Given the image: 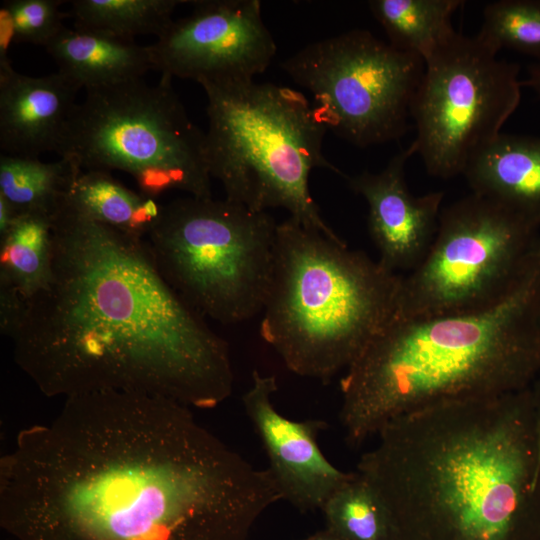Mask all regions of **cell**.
Returning <instances> with one entry per match:
<instances>
[{"mask_svg": "<svg viewBox=\"0 0 540 540\" xmlns=\"http://www.w3.org/2000/svg\"><path fill=\"white\" fill-rule=\"evenodd\" d=\"M283 500L189 407L135 392L65 398L0 461V522L16 540H246Z\"/></svg>", "mask_w": 540, "mask_h": 540, "instance_id": "6da1fadb", "label": "cell"}, {"mask_svg": "<svg viewBox=\"0 0 540 540\" xmlns=\"http://www.w3.org/2000/svg\"><path fill=\"white\" fill-rule=\"evenodd\" d=\"M10 338L48 397L122 391L210 409L233 389L228 343L167 283L146 240L67 197L53 215L50 281Z\"/></svg>", "mask_w": 540, "mask_h": 540, "instance_id": "7a4b0ae2", "label": "cell"}, {"mask_svg": "<svg viewBox=\"0 0 540 540\" xmlns=\"http://www.w3.org/2000/svg\"><path fill=\"white\" fill-rule=\"evenodd\" d=\"M377 436L356 472L394 540L413 525L449 540H540V416L529 387L434 405Z\"/></svg>", "mask_w": 540, "mask_h": 540, "instance_id": "3957f363", "label": "cell"}, {"mask_svg": "<svg viewBox=\"0 0 540 540\" xmlns=\"http://www.w3.org/2000/svg\"><path fill=\"white\" fill-rule=\"evenodd\" d=\"M539 373L540 247L516 288L493 308L393 316L345 371L340 420L356 446L396 418L517 392Z\"/></svg>", "mask_w": 540, "mask_h": 540, "instance_id": "277c9868", "label": "cell"}, {"mask_svg": "<svg viewBox=\"0 0 540 540\" xmlns=\"http://www.w3.org/2000/svg\"><path fill=\"white\" fill-rule=\"evenodd\" d=\"M402 277L288 217L276 228L260 335L291 372L327 382L392 319Z\"/></svg>", "mask_w": 540, "mask_h": 540, "instance_id": "5b68a950", "label": "cell"}, {"mask_svg": "<svg viewBox=\"0 0 540 540\" xmlns=\"http://www.w3.org/2000/svg\"><path fill=\"white\" fill-rule=\"evenodd\" d=\"M200 85L209 172L225 198L257 212L283 208L303 225L339 237L321 216L309 178L317 168L346 175L324 156L328 129L306 97L255 80Z\"/></svg>", "mask_w": 540, "mask_h": 540, "instance_id": "8992f818", "label": "cell"}, {"mask_svg": "<svg viewBox=\"0 0 540 540\" xmlns=\"http://www.w3.org/2000/svg\"><path fill=\"white\" fill-rule=\"evenodd\" d=\"M57 154L82 171H124L150 198L170 190L212 197L206 134L188 116L167 75L153 85L140 78L87 89Z\"/></svg>", "mask_w": 540, "mask_h": 540, "instance_id": "52a82bcc", "label": "cell"}, {"mask_svg": "<svg viewBox=\"0 0 540 540\" xmlns=\"http://www.w3.org/2000/svg\"><path fill=\"white\" fill-rule=\"evenodd\" d=\"M277 224L267 211L189 196L163 205L145 240L167 283L202 316L229 325L263 310Z\"/></svg>", "mask_w": 540, "mask_h": 540, "instance_id": "ba28073f", "label": "cell"}, {"mask_svg": "<svg viewBox=\"0 0 540 540\" xmlns=\"http://www.w3.org/2000/svg\"><path fill=\"white\" fill-rule=\"evenodd\" d=\"M540 221L471 193L440 214L421 263L402 277L394 316L481 312L505 300L540 247Z\"/></svg>", "mask_w": 540, "mask_h": 540, "instance_id": "9c48e42d", "label": "cell"}, {"mask_svg": "<svg viewBox=\"0 0 540 540\" xmlns=\"http://www.w3.org/2000/svg\"><path fill=\"white\" fill-rule=\"evenodd\" d=\"M281 68L314 99L327 127L358 147L399 139L425 63L364 29L310 43Z\"/></svg>", "mask_w": 540, "mask_h": 540, "instance_id": "30bf717a", "label": "cell"}, {"mask_svg": "<svg viewBox=\"0 0 540 540\" xmlns=\"http://www.w3.org/2000/svg\"><path fill=\"white\" fill-rule=\"evenodd\" d=\"M477 36L455 32L428 60L411 104L427 173L448 179L499 134L521 99L519 66Z\"/></svg>", "mask_w": 540, "mask_h": 540, "instance_id": "8fae6325", "label": "cell"}, {"mask_svg": "<svg viewBox=\"0 0 540 540\" xmlns=\"http://www.w3.org/2000/svg\"><path fill=\"white\" fill-rule=\"evenodd\" d=\"M190 15L173 20L149 45L154 70L202 82L254 80L271 64L276 44L258 0L191 1Z\"/></svg>", "mask_w": 540, "mask_h": 540, "instance_id": "7c38bea8", "label": "cell"}, {"mask_svg": "<svg viewBox=\"0 0 540 540\" xmlns=\"http://www.w3.org/2000/svg\"><path fill=\"white\" fill-rule=\"evenodd\" d=\"M273 375L252 373V384L242 401L258 435L282 499L302 512L322 509L328 498L354 472L335 467L323 454L318 435L327 428L319 419L291 420L273 403L277 391Z\"/></svg>", "mask_w": 540, "mask_h": 540, "instance_id": "4fadbf2b", "label": "cell"}, {"mask_svg": "<svg viewBox=\"0 0 540 540\" xmlns=\"http://www.w3.org/2000/svg\"><path fill=\"white\" fill-rule=\"evenodd\" d=\"M416 154L413 143L397 153L377 173L364 171L346 180L368 204V231L387 270L412 271L428 253L435 238L443 192L413 195L406 183L405 165Z\"/></svg>", "mask_w": 540, "mask_h": 540, "instance_id": "5bb4252c", "label": "cell"}, {"mask_svg": "<svg viewBox=\"0 0 540 540\" xmlns=\"http://www.w3.org/2000/svg\"><path fill=\"white\" fill-rule=\"evenodd\" d=\"M80 88L55 72L44 76L0 69V148L4 154L57 153Z\"/></svg>", "mask_w": 540, "mask_h": 540, "instance_id": "9a60e30c", "label": "cell"}, {"mask_svg": "<svg viewBox=\"0 0 540 540\" xmlns=\"http://www.w3.org/2000/svg\"><path fill=\"white\" fill-rule=\"evenodd\" d=\"M472 193L540 221V138L499 134L467 163Z\"/></svg>", "mask_w": 540, "mask_h": 540, "instance_id": "2e32d148", "label": "cell"}, {"mask_svg": "<svg viewBox=\"0 0 540 540\" xmlns=\"http://www.w3.org/2000/svg\"><path fill=\"white\" fill-rule=\"evenodd\" d=\"M45 49L58 72L80 89L140 79L154 64L149 45L79 27H65Z\"/></svg>", "mask_w": 540, "mask_h": 540, "instance_id": "e0dca14e", "label": "cell"}, {"mask_svg": "<svg viewBox=\"0 0 540 540\" xmlns=\"http://www.w3.org/2000/svg\"><path fill=\"white\" fill-rule=\"evenodd\" d=\"M67 199L89 219L139 239L147 237L163 208L156 199L130 190L102 170L82 171Z\"/></svg>", "mask_w": 540, "mask_h": 540, "instance_id": "ac0fdd59", "label": "cell"}, {"mask_svg": "<svg viewBox=\"0 0 540 540\" xmlns=\"http://www.w3.org/2000/svg\"><path fill=\"white\" fill-rule=\"evenodd\" d=\"M52 257L53 215L19 214L0 236V287L28 302L48 285Z\"/></svg>", "mask_w": 540, "mask_h": 540, "instance_id": "d6986e66", "label": "cell"}, {"mask_svg": "<svg viewBox=\"0 0 540 540\" xmlns=\"http://www.w3.org/2000/svg\"><path fill=\"white\" fill-rule=\"evenodd\" d=\"M461 0H371L368 6L393 47L428 60L456 31Z\"/></svg>", "mask_w": 540, "mask_h": 540, "instance_id": "ffe728a7", "label": "cell"}, {"mask_svg": "<svg viewBox=\"0 0 540 540\" xmlns=\"http://www.w3.org/2000/svg\"><path fill=\"white\" fill-rule=\"evenodd\" d=\"M82 172L68 158L42 162L39 157L2 154L0 196L18 214L40 212L54 215Z\"/></svg>", "mask_w": 540, "mask_h": 540, "instance_id": "44dd1931", "label": "cell"}, {"mask_svg": "<svg viewBox=\"0 0 540 540\" xmlns=\"http://www.w3.org/2000/svg\"><path fill=\"white\" fill-rule=\"evenodd\" d=\"M187 0H74L69 16L74 26L133 39L153 34L159 38L173 22L176 7Z\"/></svg>", "mask_w": 540, "mask_h": 540, "instance_id": "7402d4cb", "label": "cell"}, {"mask_svg": "<svg viewBox=\"0 0 540 540\" xmlns=\"http://www.w3.org/2000/svg\"><path fill=\"white\" fill-rule=\"evenodd\" d=\"M321 510L327 528L346 540H394L384 504L357 472L328 498Z\"/></svg>", "mask_w": 540, "mask_h": 540, "instance_id": "603a6c76", "label": "cell"}, {"mask_svg": "<svg viewBox=\"0 0 540 540\" xmlns=\"http://www.w3.org/2000/svg\"><path fill=\"white\" fill-rule=\"evenodd\" d=\"M476 36L497 51L512 49L540 64V0H500L486 5Z\"/></svg>", "mask_w": 540, "mask_h": 540, "instance_id": "cb8c5ba5", "label": "cell"}, {"mask_svg": "<svg viewBox=\"0 0 540 540\" xmlns=\"http://www.w3.org/2000/svg\"><path fill=\"white\" fill-rule=\"evenodd\" d=\"M59 0H7L3 4L10 12L15 43L46 47L66 26V16Z\"/></svg>", "mask_w": 540, "mask_h": 540, "instance_id": "d4e9b609", "label": "cell"}, {"mask_svg": "<svg viewBox=\"0 0 540 540\" xmlns=\"http://www.w3.org/2000/svg\"><path fill=\"white\" fill-rule=\"evenodd\" d=\"M13 44H15L13 21L9 10L2 3L0 7V69L12 66L8 52Z\"/></svg>", "mask_w": 540, "mask_h": 540, "instance_id": "484cf974", "label": "cell"}, {"mask_svg": "<svg viewBox=\"0 0 540 540\" xmlns=\"http://www.w3.org/2000/svg\"><path fill=\"white\" fill-rule=\"evenodd\" d=\"M18 215L15 209L0 196V236L9 230Z\"/></svg>", "mask_w": 540, "mask_h": 540, "instance_id": "4316f807", "label": "cell"}, {"mask_svg": "<svg viewBox=\"0 0 540 540\" xmlns=\"http://www.w3.org/2000/svg\"><path fill=\"white\" fill-rule=\"evenodd\" d=\"M528 78L521 82L531 88L540 98V64H533L528 69Z\"/></svg>", "mask_w": 540, "mask_h": 540, "instance_id": "83f0119b", "label": "cell"}, {"mask_svg": "<svg viewBox=\"0 0 540 540\" xmlns=\"http://www.w3.org/2000/svg\"><path fill=\"white\" fill-rule=\"evenodd\" d=\"M302 540H346L333 530L326 528Z\"/></svg>", "mask_w": 540, "mask_h": 540, "instance_id": "f1b7e54d", "label": "cell"}, {"mask_svg": "<svg viewBox=\"0 0 540 540\" xmlns=\"http://www.w3.org/2000/svg\"><path fill=\"white\" fill-rule=\"evenodd\" d=\"M529 388L533 397L535 407L540 416V373L537 375Z\"/></svg>", "mask_w": 540, "mask_h": 540, "instance_id": "f546056e", "label": "cell"}]
</instances>
